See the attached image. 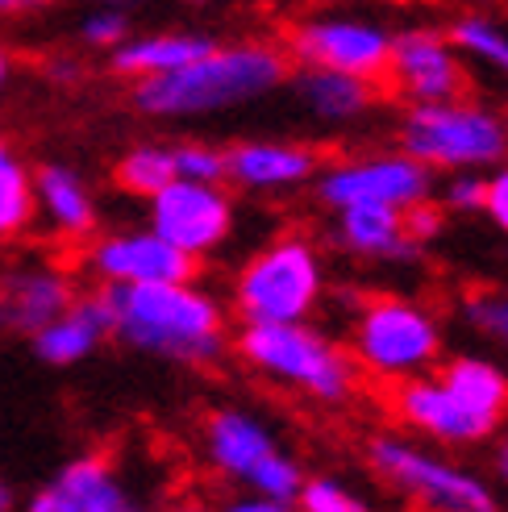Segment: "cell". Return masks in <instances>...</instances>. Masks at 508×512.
<instances>
[{"label": "cell", "mask_w": 508, "mask_h": 512, "mask_svg": "<svg viewBox=\"0 0 508 512\" xmlns=\"http://www.w3.org/2000/svg\"><path fill=\"white\" fill-rule=\"evenodd\" d=\"M34 217H42L55 238L84 242L92 238L100 213L80 171H71L67 163H42L34 171Z\"/></svg>", "instance_id": "cell-16"}, {"label": "cell", "mask_w": 508, "mask_h": 512, "mask_svg": "<svg viewBox=\"0 0 508 512\" xmlns=\"http://www.w3.org/2000/svg\"><path fill=\"white\" fill-rule=\"evenodd\" d=\"M292 55L304 67H334L375 80L388 75V55L392 38L388 30H379L371 21L354 17H325V21H304L292 30Z\"/></svg>", "instance_id": "cell-11"}, {"label": "cell", "mask_w": 508, "mask_h": 512, "mask_svg": "<svg viewBox=\"0 0 508 512\" xmlns=\"http://www.w3.org/2000/svg\"><path fill=\"white\" fill-rule=\"evenodd\" d=\"M92 5H117V9H130V5H138V0H92Z\"/></svg>", "instance_id": "cell-41"}, {"label": "cell", "mask_w": 508, "mask_h": 512, "mask_svg": "<svg viewBox=\"0 0 508 512\" xmlns=\"http://www.w3.org/2000/svg\"><path fill=\"white\" fill-rule=\"evenodd\" d=\"M80 38H84V46L113 50L130 38V17L117 5H92V13H84V21H80Z\"/></svg>", "instance_id": "cell-29"}, {"label": "cell", "mask_w": 508, "mask_h": 512, "mask_svg": "<svg viewBox=\"0 0 508 512\" xmlns=\"http://www.w3.org/2000/svg\"><path fill=\"white\" fill-rule=\"evenodd\" d=\"M150 229L192 259H205L234 234V200L221 184L175 175L150 196Z\"/></svg>", "instance_id": "cell-7"}, {"label": "cell", "mask_w": 508, "mask_h": 512, "mask_svg": "<svg viewBox=\"0 0 508 512\" xmlns=\"http://www.w3.org/2000/svg\"><path fill=\"white\" fill-rule=\"evenodd\" d=\"M388 75L413 100H459L467 92V71L459 63V50L434 30H409L392 38Z\"/></svg>", "instance_id": "cell-12"}, {"label": "cell", "mask_w": 508, "mask_h": 512, "mask_svg": "<svg viewBox=\"0 0 508 512\" xmlns=\"http://www.w3.org/2000/svg\"><path fill=\"white\" fill-rule=\"evenodd\" d=\"M296 504L304 512H363L367 508L350 488H342L338 479H304Z\"/></svg>", "instance_id": "cell-31"}, {"label": "cell", "mask_w": 508, "mask_h": 512, "mask_svg": "<svg viewBox=\"0 0 508 512\" xmlns=\"http://www.w3.org/2000/svg\"><path fill=\"white\" fill-rule=\"evenodd\" d=\"M438 346L442 338H438L434 317L396 296L371 300L359 325H354V354H359V363L388 379L417 375L421 367H429L438 358Z\"/></svg>", "instance_id": "cell-6"}, {"label": "cell", "mask_w": 508, "mask_h": 512, "mask_svg": "<svg viewBox=\"0 0 508 512\" xmlns=\"http://www.w3.org/2000/svg\"><path fill=\"white\" fill-rule=\"evenodd\" d=\"M9 75H13V59H9V50L0 46V92L9 88Z\"/></svg>", "instance_id": "cell-37"}, {"label": "cell", "mask_w": 508, "mask_h": 512, "mask_svg": "<svg viewBox=\"0 0 508 512\" xmlns=\"http://www.w3.org/2000/svg\"><path fill=\"white\" fill-rule=\"evenodd\" d=\"M367 454H371V467L388 483H396L409 496H421L429 508H450V512H492L496 508L488 483H479L475 475L450 467L409 442L375 438Z\"/></svg>", "instance_id": "cell-8"}, {"label": "cell", "mask_w": 508, "mask_h": 512, "mask_svg": "<svg viewBox=\"0 0 508 512\" xmlns=\"http://www.w3.org/2000/svg\"><path fill=\"white\" fill-rule=\"evenodd\" d=\"M463 313H467V321H471L484 338L508 346V292H500V288H479V292H471V296L463 300Z\"/></svg>", "instance_id": "cell-28"}, {"label": "cell", "mask_w": 508, "mask_h": 512, "mask_svg": "<svg viewBox=\"0 0 508 512\" xmlns=\"http://www.w3.org/2000/svg\"><path fill=\"white\" fill-rule=\"evenodd\" d=\"M338 246L363 259H413L417 242L404 234V217L392 204H346L338 209Z\"/></svg>", "instance_id": "cell-20"}, {"label": "cell", "mask_w": 508, "mask_h": 512, "mask_svg": "<svg viewBox=\"0 0 508 512\" xmlns=\"http://www.w3.org/2000/svg\"><path fill=\"white\" fill-rule=\"evenodd\" d=\"M105 338H109V313L100 292H92V296H75L55 321L38 329L34 354L50 367H75L88 354H96V346Z\"/></svg>", "instance_id": "cell-17"}, {"label": "cell", "mask_w": 508, "mask_h": 512, "mask_svg": "<svg viewBox=\"0 0 508 512\" xmlns=\"http://www.w3.org/2000/svg\"><path fill=\"white\" fill-rule=\"evenodd\" d=\"M442 383L467 408H475L479 417H488L496 425L508 413V379L496 363H488V358H454V363L442 371Z\"/></svg>", "instance_id": "cell-23"}, {"label": "cell", "mask_w": 508, "mask_h": 512, "mask_svg": "<svg viewBox=\"0 0 508 512\" xmlns=\"http://www.w3.org/2000/svg\"><path fill=\"white\" fill-rule=\"evenodd\" d=\"M134 504V492L121 483L109 458L84 454L59 467V475L30 500V512H130Z\"/></svg>", "instance_id": "cell-15"}, {"label": "cell", "mask_w": 508, "mask_h": 512, "mask_svg": "<svg viewBox=\"0 0 508 512\" xmlns=\"http://www.w3.org/2000/svg\"><path fill=\"white\" fill-rule=\"evenodd\" d=\"M496 471L508 479V442H500V450H496Z\"/></svg>", "instance_id": "cell-39"}, {"label": "cell", "mask_w": 508, "mask_h": 512, "mask_svg": "<svg viewBox=\"0 0 508 512\" xmlns=\"http://www.w3.org/2000/svg\"><path fill=\"white\" fill-rule=\"evenodd\" d=\"M188 5H209V0H188Z\"/></svg>", "instance_id": "cell-42"}, {"label": "cell", "mask_w": 508, "mask_h": 512, "mask_svg": "<svg viewBox=\"0 0 508 512\" xmlns=\"http://www.w3.org/2000/svg\"><path fill=\"white\" fill-rule=\"evenodd\" d=\"M9 508H13V488L0 479V512H9Z\"/></svg>", "instance_id": "cell-40"}, {"label": "cell", "mask_w": 508, "mask_h": 512, "mask_svg": "<svg viewBox=\"0 0 508 512\" xmlns=\"http://www.w3.org/2000/svg\"><path fill=\"white\" fill-rule=\"evenodd\" d=\"M400 217H404V234H409L417 246L442 234V209L429 196L425 200H413L409 209H400Z\"/></svg>", "instance_id": "cell-32"}, {"label": "cell", "mask_w": 508, "mask_h": 512, "mask_svg": "<svg viewBox=\"0 0 508 512\" xmlns=\"http://www.w3.org/2000/svg\"><path fill=\"white\" fill-rule=\"evenodd\" d=\"M288 80V63L275 46H213L200 59L134 80V109L146 117H205L250 105Z\"/></svg>", "instance_id": "cell-2"}, {"label": "cell", "mask_w": 508, "mask_h": 512, "mask_svg": "<svg viewBox=\"0 0 508 512\" xmlns=\"http://www.w3.org/2000/svg\"><path fill=\"white\" fill-rule=\"evenodd\" d=\"M296 96H300V105L321 121H350L363 109H371L375 80L334 71V67H304L296 75Z\"/></svg>", "instance_id": "cell-22"}, {"label": "cell", "mask_w": 508, "mask_h": 512, "mask_svg": "<svg viewBox=\"0 0 508 512\" xmlns=\"http://www.w3.org/2000/svg\"><path fill=\"white\" fill-rule=\"evenodd\" d=\"M109 338L184 367H209L225 354V313L192 279L171 284H100Z\"/></svg>", "instance_id": "cell-1"}, {"label": "cell", "mask_w": 508, "mask_h": 512, "mask_svg": "<svg viewBox=\"0 0 508 512\" xmlns=\"http://www.w3.org/2000/svg\"><path fill=\"white\" fill-rule=\"evenodd\" d=\"M313 171H317V155L292 142H238L234 150H225V179L254 192L292 188Z\"/></svg>", "instance_id": "cell-19"}, {"label": "cell", "mask_w": 508, "mask_h": 512, "mask_svg": "<svg viewBox=\"0 0 508 512\" xmlns=\"http://www.w3.org/2000/svg\"><path fill=\"white\" fill-rule=\"evenodd\" d=\"M300 483H304V475H300L296 458H288L284 450H271L263 463L250 471L246 488H250L254 496H267V500H279L284 508H292L296 496H300Z\"/></svg>", "instance_id": "cell-26"}, {"label": "cell", "mask_w": 508, "mask_h": 512, "mask_svg": "<svg viewBox=\"0 0 508 512\" xmlns=\"http://www.w3.org/2000/svg\"><path fill=\"white\" fill-rule=\"evenodd\" d=\"M50 75H55V80H71V75H75V63H71V59H59L55 67H50Z\"/></svg>", "instance_id": "cell-38"}, {"label": "cell", "mask_w": 508, "mask_h": 512, "mask_svg": "<svg viewBox=\"0 0 508 512\" xmlns=\"http://www.w3.org/2000/svg\"><path fill=\"white\" fill-rule=\"evenodd\" d=\"M50 5H55V0H0V17H30Z\"/></svg>", "instance_id": "cell-35"}, {"label": "cell", "mask_w": 508, "mask_h": 512, "mask_svg": "<svg viewBox=\"0 0 508 512\" xmlns=\"http://www.w3.org/2000/svg\"><path fill=\"white\" fill-rule=\"evenodd\" d=\"M317 196L329 209H346V204H392V209H409L413 200L429 196V167L413 155H371L338 163L334 171L321 175Z\"/></svg>", "instance_id": "cell-10"}, {"label": "cell", "mask_w": 508, "mask_h": 512, "mask_svg": "<svg viewBox=\"0 0 508 512\" xmlns=\"http://www.w3.org/2000/svg\"><path fill=\"white\" fill-rule=\"evenodd\" d=\"M34 221V171L0 138V242L21 238Z\"/></svg>", "instance_id": "cell-24"}, {"label": "cell", "mask_w": 508, "mask_h": 512, "mask_svg": "<svg viewBox=\"0 0 508 512\" xmlns=\"http://www.w3.org/2000/svg\"><path fill=\"white\" fill-rule=\"evenodd\" d=\"M238 354L254 371L292 383L321 404H342L354 392L350 358L304 321H250L238 338Z\"/></svg>", "instance_id": "cell-3"}, {"label": "cell", "mask_w": 508, "mask_h": 512, "mask_svg": "<svg viewBox=\"0 0 508 512\" xmlns=\"http://www.w3.org/2000/svg\"><path fill=\"white\" fill-rule=\"evenodd\" d=\"M171 159H175V175L184 179H205V184H221L225 179V150L217 146L184 142V146H171Z\"/></svg>", "instance_id": "cell-30"}, {"label": "cell", "mask_w": 508, "mask_h": 512, "mask_svg": "<svg viewBox=\"0 0 508 512\" xmlns=\"http://www.w3.org/2000/svg\"><path fill=\"white\" fill-rule=\"evenodd\" d=\"M400 146L425 167H496L508 159V125L479 105L417 100L400 125Z\"/></svg>", "instance_id": "cell-4"}, {"label": "cell", "mask_w": 508, "mask_h": 512, "mask_svg": "<svg viewBox=\"0 0 508 512\" xmlns=\"http://www.w3.org/2000/svg\"><path fill=\"white\" fill-rule=\"evenodd\" d=\"M234 512H288L279 500H267V496H259V500H238L234 504Z\"/></svg>", "instance_id": "cell-36"}, {"label": "cell", "mask_w": 508, "mask_h": 512, "mask_svg": "<svg viewBox=\"0 0 508 512\" xmlns=\"http://www.w3.org/2000/svg\"><path fill=\"white\" fill-rule=\"evenodd\" d=\"M450 42L508 75V34L500 25H492L488 17H459L450 30Z\"/></svg>", "instance_id": "cell-27"}, {"label": "cell", "mask_w": 508, "mask_h": 512, "mask_svg": "<svg viewBox=\"0 0 508 512\" xmlns=\"http://www.w3.org/2000/svg\"><path fill=\"white\" fill-rule=\"evenodd\" d=\"M75 296H80L75 279L55 263H25L9 275H0V334L34 338Z\"/></svg>", "instance_id": "cell-13"}, {"label": "cell", "mask_w": 508, "mask_h": 512, "mask_svg": "<svg viewBox=\"0 0 508 512\" xmlns=\"http://www.w3.org/2000/svg\"><path fill=\"white\" fill-rule=\"evenodd\" d=\"M484 213L508 234V167H500L488 179V192H484Z\"/></svg>", "instance_id": "cell-34"}, {"label": "cell", "mask_w": 508, "mask_h": 512, "mask_svg": "<svg viewBox=\"0 0 508 512\" xmlns=\"http://www.w3.org/2000/svg\"><path fill=\"white\" fill-rule=\"evenodd\" d=\"M171 179H175L171 146H155V142L125 150L113 167V184L130 196H142V200H150L163 184H171Z\"/></svg>", "instance_id": "cell-25"}, {"label": "cell", "mask_w": 508, "mask_h": 512, "mask_svg": "<svg viewBox=\"0 0 508 512\" xmlns=\"http://www.w3.org/2000/svg\"><path fill=\"white\" fill-rule=\"evenodd\" d=\"M271 450H275L271 429L259 417L242 413V408H221V413H213L205 421V454L225 479L246 483L250 471L259 467Z\"/></svg>", "instance_id": "cell-18"}, {"label": "cell", "mask_w": 508, "mask_h": 512, "mask_svg": "<svg viewBox=\"0 0 508 512\" xmlns=\"http://www.w3.org/2000/svg\"><path fill=\"white\" fill-rule=\"evenodd\" d=\"M396 413L413 429L429 433V438H438V442H450V446H471V442H484L488 433H496V421L467 408L442 379L404 375L396 388Z\"/></svg>", "instance_id": "cell-14"}, {"label": "cell", "mask_w": 508, "mask_h": 512, "mask_svg": "<svg viewBox=\"0 0 508 512\" xmlns=\"http://www.w3.org/2000/svg\"><path fill=\"white\" fill-rule=\"evenodd\" d=\"M213 46L217 42L209 34H192V30H163V34H146V38H125L121 46H113V71L130 75V80L163 75V71H175V67L200 59Z\"/></svg>", "instance_id": "cell-21"}, {"label": "cell", "mask_w": 508, "mask_h": 512, "mask_svg": "<svg viewBox=\"0 0 508 512\" xmlns=\"http://www.w3.org/2000/svg\"><path fill=\"white\" fill-rule=\"evenodd\" d=\"M192 254L171 246L155 229H121L105 234L84 250V271L100 284H171V279H196Z\"/></svg>", "instance_id": "cell-9"}, {"label": "cell", "mask_w": 508, "mask_h": 512, "mask_svg": "<svg viewBox=\"0 0 508 512\" xmlns=\"http://www.w3.org/2000/svg\"><path fill=\"white\" fill-rule=\"evenodd\" d=\"M484 192H488V179L479 175H454L450 188H446V204L459 213H479L484 209Z\"/></svg>", "instance_id": "cell-33"}, {"label": "cell", "mask_w": 508, "mask_h": 512, "mask_svg": "<svg viewBox=\"0 0 508 512\" xmlns=\"http://www.w3.org/2000/svg\"><path fill=\"white\" fill-rule=\"evenodd\" d=\"M325 292L317 250L304 238H279L242 267L234 284V309L250 321H304Z\"/></svg>", "instance_id": "cell-5"}]
</instances>
